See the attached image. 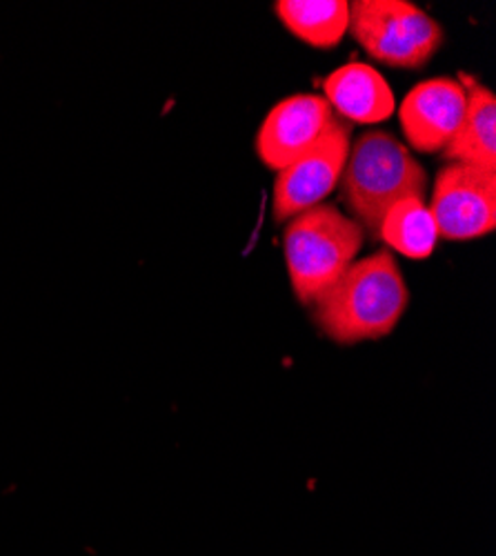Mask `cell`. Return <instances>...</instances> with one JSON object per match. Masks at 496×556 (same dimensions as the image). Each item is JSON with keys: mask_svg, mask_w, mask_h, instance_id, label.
I'll return each instance as SVG.
<instances>
[{"mask_svg": "<svg viewBox=\"0 0 496 556\" xmlns=\"http://www.w3.org/2000/svg\"><path fill=\"white\" fill-rule=\"evenodd\" d=\"M410 305V290L390 250L354 261L314 305L319 332L336 345L390 337Z\"/></svg>", "mask_w": 496, "mask_h": 556, "instance_id": "obj_1", "label": "cell"}, {"mask_svg": "<svg viewBox=\"0 0 496 556\" xmlns=\"http://www.w3.org/2000/svg\"><path fill=\"white\" fill-rule=\"evenodd\" d=\"M341 203L372 239L400 201H425L428 174L398 138L377 129L358 136L341 174Z\"/></svg>", "mask_w": 496, "mask_h": 556, "instance_id": "obj_2", "label": "cell"}, {"mask_svg": "<svg viewBox=\"0 0 496 556\" xmlns=\"http://www.w3.org/2000/svg\"><path fill=\"white\" fill-rule=\"evenodd\" d=\"M366 243V231L339 207L319 203L288 220L283 254L290 283L303 307H314L347 271Z\"/></svg>", "mask_w": 496, "mask_h": 556, "instance_id": "obj_3", "label": "cell"}, {"mask_svg": "<svg viewBox=\"0 0 496 556\" xmlns=\"http://www.w3.org/2000/svg\"><path fill=\"white\" fill-rule=\"evenodd\" d=\"M347 31L370 59L398 70L425 67L445 40L443 27L408 0H356Z\"/></svg>", "mask_w": 496, "mask_h": 556, "instance_id": "obj_4", "label": "cell"}, {"mask_svg": "<svg viewBox=\"0 0 496 556\" xmlns=\"http://www.w3.org/2000/svg\"><path fill=\"white\" fill-rule=\"evenodd\" d=\"M430 214L438 239L474 241L496 227V172L463 163H447L438 169Z\"/></svg>", "mask_w": 496, "mask_h": 556, "instance_id": "obj_5", "label": "cell"}, {"mask_svg": "<svg viewBox=\"0 0 496 556\" xmlns=\"http://www.w3.org/2000/svg\"><path fill=\"white\" fill-rule=\"evenodd\" d=\"M349 123L334 118L319 143L279 172L272 194L277 223H288L296 214L323 203L336 188L349 154Z\"/></svg>", "mask_w": 496, "mask_h": 556, "instance_id": "obj_6", "label": "cell"}, {"mask_svg": "<svg viewBox=\"0 0 496 556\" xmlns=\"http://www.w3.org/2000/svg\"><path fill=\"white\" fill-rule=\"evenodd\" d=\"M334 118L330 103L319 94L290 97L265 116L256 134V154L265 167L281 172L317 146Z\"/></svg>", "mask_w": 496, "mask_h": 556, "instance_id": "obj_7", "label": "cell"}, {"mask_svg": "<svg viewBox=\"0 0 496 556\" xmlns=\"http://www.w3.org/2000/svg\"><path fill=\"white\" fill-rule=\"evenodd\" d=\"M466 103V89L455 78L438 76L419 83L398 108L405 141L423 154L443 152L463 121Z\"/></svg>", "mask_w": 496, "mask_h": 556, "instance_id": "obj_8", "label": "cell"}, {"mask_svg": "<svg viewBox=\"0 0 496 556\" xmlns=\"http://www.w3.org/2000/svg\"><path fill=\"white\" fill-rule=\"evenodd\" d=\"M326 101L334 116L360 125H372L387 121L394 110V91L387 80L366 63H349L332 72L326 83Z\"/></svg>", "mask_w": 496, "mask_h": 556, "instance_id": "obj_9", "label": "cell"}, {"mask_svg": "<svg viewBox=\"0 0 496 556\" xmlns=\"http://www.w3.org/2000/svg\"><path fill=\"white\" fill-rule=\"evenodd\" d=\"M466 89L463 121L443 150L445 161L496 172V97L470 74L459 76Z\"/></svg>", "mask_w": 496, "mask_h": 556, "instance_id": "obj_10", "label": "cell"}, {"mask_svg": "<svg viewBox=\"0 0 496 556\" xmlns=\"http://www.w3.org/2000/svg\"><path fill=\"white\" fill-rule=\"evenodd\" d=\"M275 12L290 34L317 50H334L349 27L345 0H279Z\"/></svg>", "mask_w": 496, "mask_h": 556, "instance_id": "obj_11", "label": "cell"}, {"mask_svg": "<svg viewBox=\"0 0 496 556\" xmlns=\"http://www.w3.org/2000/svg\"><path fill=\"white\" fill-rule=\"evenodd\" d=\"M379 239L385 241L394 252L410 258L432 256L438 231L425 201L408 199L396 203L383 218Z\"/></svg>", "mask_w": 496, "mask_h": 556, "instance_id": "obj_12", "label": "cell"}]
</instances>
